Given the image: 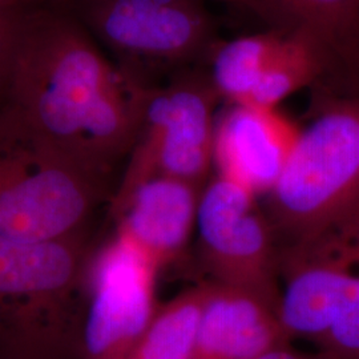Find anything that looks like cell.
Here are the masks:
<instances>
[{
    "label": "cell",
    "mask_w": 359,
    "mask_h": 359,
    "mask_svg": "<svg viewBox=\"0 0 359 359\" xmlns=\"http://www.w3.org/2000/svg\"><path fill=\"white\" fill-rule=\"evenodd\" d=\"M335 90L333 67L321 47L299 29H286L266 71L245 107L277 109L285 99L314 84Z\"/></svg>",
    "instance_id": "cell-14"
},
{
    "label": "cell",
    "mask_w": 359,
    "mask_h": 359,
    "mask_svg": "<svg viewBox=\"0 0 359 359\" xmlns=\"http://www.w3.org/2000/svg\"><path fill=\"white\" fill-rule=\"evenodd\" d=\"M160 270L115 236L86 273L88 302L77 359H128L158 306Z\"/></svg>",
    "instance_id": "cell-8"
},
{
    "label": "cell",
    "mask_w": 359,
    "mask_h": 359,
    "mask_svg": "<svg viewBox=\"0 0 359 359\" xmlns=\"http://www.w3.org/2000/svg\"><path fill=\"white\" fill-rule=\"evenodd\" d=\"M84 271L77 237L25 241L0 236V337L71 345Z\"/></svg>",
    "instance_id": "cell-5"
},
{
    "label": "cell",
    "mask_w": 359,
    "mask_h": 359,
    "mask_svg": "<svg viewBox=\"0 0 359 359\" xmlns=\"http://www.w3.org/2000/svg\"><path fill=\"white\" fill-rule=\"evenodd\" d=\"M299 128L277 109L231 105L217 118L213 147L216 175L259 198L269 196L293 152Z\"/></svg>",
    "instance_id": "cell-10"
},
{
    "label": "cell",
    "mask_w": 359,
    "mask_h": 359,
    "mask_svg": "<svg viewBox=\"0 0 359 359\" xmlns=\"http://www.w3.org/2000/svg\"><path fill=\"white\" fill-rule=\"evenodd\" d=\"M25 15V10L0 11V99L4 97L11 76Z\"/></svg>",
    "instance_id": "cell-18"
},
{
    "label": "cell",
    "mask_w": 359,
    "mask_h": 359,
    "mask_svg": "<svg viewBox=\"0 0 359 359\" xmlns=\"http://www.w3.org/2000/svg\"><path fill=\"white\" fill-rule=\"evenodd\" d=\"M148 90L112 65L72 19L25 15L4 100L81 167L102 177L130 152Z\"/></svg>",
    "instance_id": "cell-1"
},
{
    "label": "cell",
    "mask_w": 359,
    "mask_h": 359,
    "mask_svg": "<svg viewBox=\"0 0 359 359\" xmlns=\"http://www.w3.org/2000/svg\"><path fill=\"white\" fill-rule=\"evenodd\" d=\"M203 188L164 176L147 180L112 210L116 236L164 269L184 255L196 234Z\"/></svg>",
    "instance_id": "cell-11"
},
{
    "label": "cell",
    "mask_w": 359,
    "mask_h": 359,
    "mask_svg": "<svg viewBox=\"0 0 359 359\" xmlns=\"http://www.w3.org/2000/svg\"><path fill=\"white\" fill-rule=\"evenodd\" d=\"M209 74H185L165 87L149 88L137 139L116 189L112 210L140 184L173 177L205 187L213 168L216 105Z\"/></svg>",
    "instance_id": "cell-4"
},
{
    "label": "cell",
    "mask_w": 359,
    "mask_h": 359,
    "mask_svg": "<svg viewBox=\"0 0 359 359\" xmlns=\"http://www.w3.org/2000/svg\"><path fill=\"white\" fill-rule=\"evenodd\" d=\"M359 250V208L280 249V320L293 341L320 345L333 325Z\"/></svg>",
    "instance_id": "cell-7"
},
{
    "label": "cell",
    "mask_w": 359,
    "mask_h": 359,
    "mask_svg": "<svg viewBox=\"0 0 359 359\" xmlns=\"http://www.w3.org/2000/svg\"><path fill=\"white\" fill-rule=\"evenodd\" d=\"M93 34L128 60L179 63L215 47L201 0H88Z\"/></svg>",
    "instance_id": "cell-9"
},
{
    "label": "cell",
    "mask_w": 359,
    "mask_h": 359,
    "mask_svg": "<svg viewBox=\"0 0 359 359\" xmlns=\"http://www.w3.org/2000/svg\"><path fill=\"white\" fill-rule=\"evenodd\" d=\"M286 29L245 35L217 44L210 51V81L219 99L245 105L277 51Z\"/></svg>",
    "instance_id": "cell-16"
},
{
    "label": "cell",
    "mask_w": 359,
    "mask_h": 359,
    "mask_svg": "<svg viewBox=\"0 0 359 359\" xmlns=\"http://www.w3.org/2000/svg\"><path fill=\"white\" fill-rule=\"evenodd\" d=\"M321 95L268 196L280 245L317 233L359 208V90L327 88Z\"/></svg>",
    "instance_id": "cell-2"
},
{
    "label": "cell",
    "mask_w": 359,
    "mask_h": 359,
    "mask_svg": "<svg viewBox=\"0 0 359 359\" xmlns=\"http://www.w3.org/2000/svg\"><path fill=\"white\" fill-rule=\"evenodd\" d=\"M100 176L31 128L0 99V236L25 241L77 237Z\"/></svg>",
    "instance_id": "cell-3"
},
{
    "label": "cell",
    "mask_w": 359,
    "mask_h": 359,
    "mask_svg": "<svg viewBox=\"0 0 359 359\" xmlns=\"http://www.w3.org/2000/svg\"><path fill=\"white\" fill-rule=\"evenodd\" d=\"M224 1L231 3L233 6H238L250 13H256L259 18L265 19L266 22H274L269 10L261 0H224Z\"/></svg>",
    "instance_id": "cell-20"
},
{
    "label": "cell",
    "mask_w": 359,
    "mask_h": 359,
    "mask_svg": "<svg viewBox=\"0 0 359 359\" xmlns=\"http://www.w3.org/2000/svg\"><path fill=\"white\" fill-rule=\"evenodd\" d=\"M25 0H0V11L8 10H23Z\"/></svg>",
    "instance_id": "cell-22"
},
{
    "label": "cell",
    "mask_w": 359,
    "mask_h": 359,
    "mask_svg": "<svg viewBox=\"0 0 359 359\" xmlns=\"http://www.w3.org/2000/svg\"><path fill=\"white\" fill-rule=\"evenodd\" d=\"M318 348L320 359H359V250L344 299Z\"/></svg>",
    "instance_id": "cell-17"
},
{
    "label": "cell",
    "mask_w": 359,
    "mask_h": 359,
    "mask_svg": "<svg viewBox=\"0 0 359 359\" xmlns=\"http://www.w3.org/2000/svg\"><path fill=\"white\" fill-rule=\"evenodd\" d=\"M196 236L210 283L252 293L280 310L281 245L258 196L213 176L201 192Z\"/></svg>",
    "instance_id": "cell-6"
},
{
    "label": "cell",
    "mask_w": 359,
    "mask_h": 359,
    "mask_svg": "<svg viewBox=\"0 0 359 359\" xmlns=\"http://www.w3.org/2000/svg\"><path fill=\"white\" fill-rule=\"evenodd\" d=\"M206 297L205 281L158 304L128 359H192Z\"/></svg>",
    "instance_id": "cell-15"
},
{
    "label": "cell",
    "mask_w": 359,
    "mask_h": 359,
    "mask_svg": "<svg viewBox=\"0 0 359 359\" xmlns=\"http://www.w3.org/2000/svg\"><path fill=\"white\" fill-rule=\"evenodd\" d=\"M258 359H320L318 357H309L299 351H297L295 348L292 347L290 344H285L281 346L276 347L273 350H270L269 353H266L265 355H262Z\"/></svg>",
    "instance_id": "cell-21"
},
{
    "label": "cell",
    "mask_w": 359,
    "mask_h": 359,
    "mask_svg": "<svg viewBox=\"0 0 359 359\" xmlns=\"http://www.w3.org/2000/svg\"><path fill=\"white\" fill-rule=\"evenodd\" d=\"M3 342L7 348L6 355L0 359H63L69 348V346L44 345L13 339H3Z\"/></svg>",
    "instance_id": "cell-19"
},
{
    "label": "cell",
    "mask_w": 359,
    "mask_h": 359,
    "mask_svg": "<svg viewBox=\"0 0 359 359\" xmlns=\"http://www.w3.org/2000/svg\"><path fill=\"white\" fill-rule=\"evenodd\" d=\"M281 29L313 39L333 67L338 92L359 90V0H261Z\"/></svg>",
    "instance_id": "cell-13"
},
{
    "label": "cell",
    "mask_w": 359,
    "mask_h": 359,
    "mask_svg": "<svg viewBox=\"0 0 359 359\" xmlns=\"http://www.w3.org/2000/svg\"><path fill=\"white\" fill-rule=\"evenodd\" d=\"M208 283L192 359H258L290 344L278 311L259 297Z\"/></svg>",
    "instance_id": "cell-12"
}]
</instances>
